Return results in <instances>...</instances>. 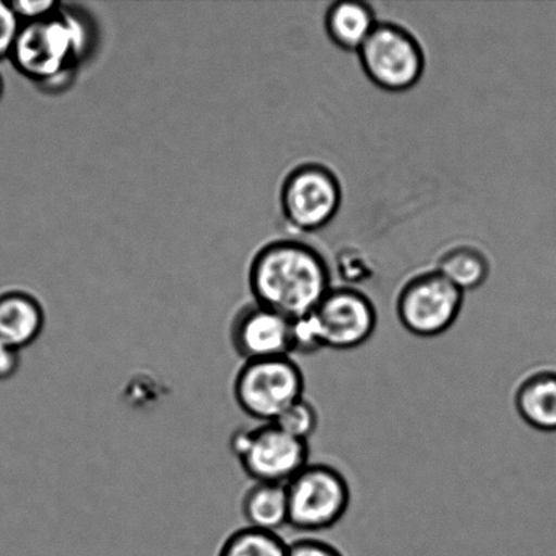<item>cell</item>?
Masks as SVG:
<instances>
[{
	"mask_svg": "<svg viewBox=\"0 0 556 556\" xmlns=\"http://www.w3.org/2000/svg\"><path fill=\"white\" fill-rule=\"evenodd\" d=\"M274 424L292 438L308 443V440L318 430L319 413L314 403L303 396L292 403Z\"/></svg>",
	"mask_w": 556,
	"mask_h": 556,
	"instance_id": "e0dca14e",
	"label": "cell"
},
{
	"mask_svg": "<svg viewBox=\"0 0 556 556\" xmlns=\"http://www.w3.org/2000/svg\"><path fill=\"white\" fill-rule=\"evenodd\" d=\"M304 391L303 370L292 356L243 362L232 381L237 405L260 424L275 422Z\"/></svg>",
	"mask_w": 556,
	"mask_h": 556,
	"instance_id": "3957f363",
	"label": "cell"
},
{
	"mask_svg": "<svg viewBox=\"0 0 556 556\" xmlns=\"http://www.w3.org/2000/svg\"><path fill=\"white\" fill-rule=\"evenodd\" d=\"M288 556H343L340 549L318 538H302L288 544Z\"/></svg>",
	"mask_w": 556,
	"mask_h": 556,
	"instance_id": "44dd1931",
	"label": "cell"
},
{
	"mask_svg": "<svg viewBox=\"0 0 556 556\" xmlns=\"http://www.w3.org/2000/svg\"><path fill=\"white\" fill-rule=\"evenodd\" d=\"M357 53L365 75L381 90H410L422 78L421 43L412 31L394 22H378Z\"/></svg>",
	"mask_w": 556,
	"mask_h": 556,
	"instance_id": "52a82bcc",
	"label": "cell"
},
{
	"mask_svg": "<svg viewBox=\"0 0 556 556\" xmlns=\"http://www.w3.org/2000/svg\"><path fill=\"white\" fill-rule=\"evenodd\" d=\"M465 293L438 270L425 271L405 282L395 311L403 329L418 338L443 336L456 324Z\"/></svg>",
	"mask_w": 556,
	"mask_h": 556,
	"instance_id": "ba28073f",
	"label": "cell"
},
{
	"mask_svg": "<svg viewBox=\"0 0 556 556\" xmlns=\"http://www.w3.org/2000/svg\"><path fill=\"white\" fill-rule=\"evenodd\" d=\"M94 46V29L81 11L60 8L47 20L22 24L11 63L25 78L53 87L73 76Z\"/></svg>",
	"mask_w": 556,
	"mask_h": 556,
	"instance_id": "7a4b0ae2",
	"label": "cell"
},
{
	"mask_svg": "<svg viewBox=\"0 0 556 556\" xmlns=\"http://www.w3.org/2000/svg\"><path fill=\"white\" fill-rule=\"evenodd\" d=\"M228 445L253 482L287 484L308 465L307 441L292 438L274 422L238 429Z\"/></svg>",
	"mask_w": 556,
	"mask_h": 556,
	"instance_id": "5b68a950",
	"label": "cell"
},
{
	"mask_svg": "<svg viewBox=\"0 0 556 556\" xmlns=\"http://www.w3.org/2000/svg\"><path fill=\"white\" fill-rule=\"evenodd\" d=\"M10 4L22 24L47 20L62 8V3L53 0H16Z\"/></svg>",
	"mask_w": 556,
	"mask_h": 556,
	"instance_id": "ffe728a7",
	"label": "cell"
},
{
	"mask_svg": "<svg viewBox=\"0 0 556 556\" xmlns=\"http://www.w3.org/2000/svg\"><path fill=\"white\" fill-rule=\"evenodd\" d=\"M326 349L324 334L314 313L291 319V356H309Z\"/></svg>",
	"mask_w": 556,
	"mask_h": 556,
	"instance_id": "ac0fdd59",
	"label": "cell"
},
{
	"mask_svg": "<svg viewBox=\"0 0 556 556\" xmlns=\"http://www.w3.org/2000/svg\"><path fill=\"white\" fill-rule=\"evenodd\" d=\"M435 270L454 283L456 288H459L463 293H466L486 282L490 265L488 258L479 250L460 247L444 253Z\"/></svg>",
	"mask_w": 556,
	"mask_h": 556,
	"instance_id": "9a60e30c",
	"label": "cell"
},
{
	"mask_svg": "<svg viewBox=\"0 0 556 556\" xmlns=\"http://www.w3.org/2000/svg\"><path fill=\"white\" fill-rule=\"evenodd\" d=\"M314 315L326 349L353 351L374 336L378 313L367 294L353 287H331Z\"/></svg>",
	"mask_w": 556,
	"mask_h": 556,
	"instance_id": "9c48e42d",
	"label": "cell"
},
{
	"mask_svg": "<svg viewBox=\"0 0 556 556\" xmlns=\"http://www.w3.org/2000/svg\"><path fill=\"white\" fill-rule=\"evenodd\" d=\"M217 556H288V543L278 533L244 527L227 536Z\"/></svg>",
	"mask_w": 556,
	"mask_h": 556,
	"instance_id": "2e32d148",
	"label": "cell"
},
{
	"mask_svg": "<svg viewBox=\"0 0 556 556\" xmlns=\"http://www.w3.org/2000/svg\"><path fill=\"white\" fill-rule=\"evenodd\" d=\"M241 510L247 527L277 533L289 521L287 484L254 482L243 494Z\"/></svg>",
	"mask_w": 556,
	"mask_h": 556,
	"instance_id": "5bb4252c",
	"label": "cell"
},
{
	"mask_svg": "<svg viewBox=\"0 0 556 556\" xmlns=\"http://www.w3.org/2000/svg\"><path fill=\"white\" fill-rule=\"evenodd\" d=\"M249 288L254 302L294 319L314 313L330 291V268L324 255L309 244L280 239L254 255Z\"/></svg>",
	"mask_w": 556,
	"mask_h": 556,
	"instance_id": "6da1fadb",
	"label": "cell"
},
{
	"mask_svg": "<svg viewBox=\"0 0 556 556\" xmlns=\"http://www.w3.org/2000/svg\"><path fill=\"white\" fill-rule=\"evenodd\" d=\"M21 26L22 22L14 13L10 2L0 0V60L10 58Z\"/></svg>",
	"mask_w": 556,
	"mask_h": 556,
	"instance_id": "d6986e66",
	"label": "cell"
},
{
	"mask_svg": "<svg viewBox=\"0 0 556 556\" xmlns=\"http://www.w3.org/2000/svg\"><path fill=\"white\" fill-rule=\"evenodd\" d=\"M288 526L302 532L329 530L351 505V486L337 468L308 463L287 483Z\"/></svg>",
	"mask_w": 556,
	"mask_h": 556,
	"instance_id": "277c9868",
	"label": "cell"
},
{
	"mask_svg": "<svg viewBox=\"0 0 556 556\" xmlns=\"http://www.w3.org/2000/svg\"><path fill=\"white\" fill-rule=\"evenodd\" d=\"M3 92H4V81H3L2 75H0V100H2Z\"/></svg>",
	"mask_w": 556,
	"mask_h": 556,
	"instance_id": "603a6c76",
	"label": "cell"
},
{
	"mask_svg": "<svg viewBox=\"0 0 556 556\" xmlns=\"http://www.w3.org/2000/svg\"><path fill=\"white\" fill-rule=\"evenodd\" d=\"M342 204L337 174L321 163H302L283 178L280 208L292 231L309 233L330 225Z\"/></svg>",
	"mask_w": 556,
	"mask_h": 556,
	"instance_id": "8992f818",
	"label": "cell"
},
{
	"mask_svg": "<svg viewBox=\"0 0 556 556\" xmlns=\"http://www.w3.org/2000/svg\"><path fill=\"white\" fill-rule=\"evenodd\" d=\"M230 342L243 362L291 356V319L253 300L233 315Z\"/></svg>",
	"mask_w": 556,
	"mask_h": 556,
	"instance_id": "30bf717a",
	"label": "cell"
},
{
	"mask_svg": "<svg viewBox=\"0 0 556 556\" xmlns=\"http://www.w3.org/2000/svg\"><path fill=\"white\" fill-rule=\"evenodd\" d=\"M515 407L522 421L541 432H556V370L527 374L515 390Z\"/></svg>",
	"mask_w": 556,
	"mask_h": 556,
	"instance_id": "7c38bea8",
	"label": "cell"
},
{
	"mask_svg": "<svg viewBox=\"0 0 556 556\" xmlns=\"http://www.w3.org/2000/svg\"><path fill=\"white\" fill-rule=\"evenodd\" d=\"M21 368V351L0 340V381L13 379Z\"/></svg>",
	"mask_w": 556,
	"mask_h": 556,
	"instance_id": "7402d4cb",
	"label": "cell"
},
{
	"mask_svg": "<svg viewBox=\"0 0 556 556\" xmlns=\"http://www.w3.org/2000/svg\"><path fill=\"white\" fill-rule=\"evenodd\" d=\"M376 25L374 9L359 0H340L326 11L327 36L343 51L358 52Z\"/></svg>",
	"mask_w": 556,
	"mask_h": 556,
	"instance_id": "4fadbf2b",
	"label": "cell"
},
{
	"mask_svg": "<svg viewBox=\"0 0 556 556\" xmlns=\"http://www.w3.org/2000/svg\"><path fill=\"white\" fill-rule=\"evenodd\" d=\"M47 313L35 294L24 289L0 293V340L24 351L40 340Z\"/></svg>",
	"mask_w": 556,
	"mask_h": 556,
	"instance_id": "8fae6325",
	"label": "cell"
}]
</instances>
